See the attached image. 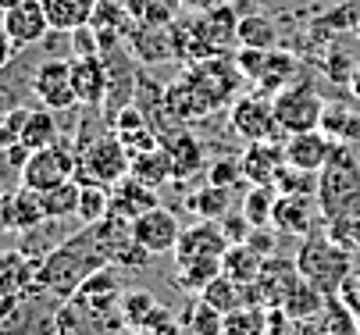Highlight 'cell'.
Segmentation results:
<instances>
[{"label": "cell", "mask_w": 360, "mask_h": 335, "mask_svg": "<svg viewBox=\"0 0 360 335\" xmlns=\"http://www.w3.org/2000/svg\"><path fill=\"white\" fill-rule=\"evenodd\" d=\"M29 154H32V150H25L22 143H18V147L0 150V204H4L15 189L22 185V168H25Z\"/></svg>", "instance_id": "39"}, {"label": "cell", "mask_w": 360, "mask_h": 335, "mask_svg": "<svg viewBox=\"0 0 360 335\" xmlns=\"http://www.w3.org/2000/svg\"><path fill=\"white\" fill-rule=\"evenodd\" d=\"M268 307H239L225 314V335H264Z\"/></svg>", "instance_id": "40"}, {"label": "cell", "mask_w": 360, "mask_h": 335, "mask_svg": "<svg viewBox=\"0 0 360 335\" xmlns=\"http://www.w3.org/2000/svg\"><path fill=\"white\" fill-rule=\"evenodd\" d=\"M296 335H328V328L321 317H311V321H296Z\"/></svg>", "instance_id": "56"}, {"label": "cell", "mask_w": 360, "mask_h": 335, "mask_svg": "<svg viewBox=\"0 0 360 335\" xmlns=\"http://www.w3.org/2000/svg\"><path fill=\"white\" fill-rule=\"evenodd\" d=\"M275 243H278V232L268 225V228H253L250 239H246V247L257 254V257H275Z\"/></svg>", "instance_id": "51"}, {"label": "cell", "mask_w": 360, "mask_h": 335, "mask_svg": "<svg viewBox=\"0 0 360 335\" xmlns=\"http://www.w3.org/2000/svg\"><path fill=\"white\" fill-rule=\"evenodd\" d=\"M321 132L335 143H346V147H353V143H360V111L356 107H346L339 100L325 104V114H321Z\"/></svg>", "instance_id": "29"}, {"label": "cell", "mask_w": 360, "mask_h": 335, "mask_svg": "<svg viewBox=\"0 0 360 335\" xmlns=\"http://www.w3.org/2000/svg\"><path fill=\"white\" fill-rule=\"evenodd\" d=\"M72 86L79 107H104L108 100V65L104 58H72Z\"/></svg>", "instance_id": "18"}, {"label": "cell", "mask_w": 360, "mask_h": 335, "mask_svg": "<svg viewBox=\"0 0 360 335\" xmlns=\"http://www.w3.org/2000/svg\"><path fill=\"white\" fill-rule=\"evenodd\" d=\"M207 182L211 185H225V189H232L239 178H243V171H239V161H232V157H221V161H214V164H207Z\"/></svg>", "instance_id": "48"}, {"label": "cell", "mask_w": 360, "mask_h": 335, "mask_svg": "<svg viewBox=\"0 0 360 335\" xmlns=\"http://www.w3.org/2000/svg\"><path fill=\"white\" fill-rule=\"evenodd\" d=\"M321 321H325L328 335H360V321L353 317V310H349L339 296H332V300L325 303Z\"/></svg>", "instance_id": "43"}, {"label": "cell", "mask_w": 360, "mask_h": 335, "mask_svg": "<svg viewBox=\"0 0 360 335\" xmlns=\"http://www.w3.org/2000/svg\"><path fill=\"white\" fill-rule=\"evenodd\" d=\"M225 268H221V257H196V261H182L179 264V271H175V285L179 289H186V293H193V296H200L207 285L221 275Z\"/></svg>", "instance_id": "30"}, {"label": "cell", "mask_w": 360, "mask_h": 335, "mask_svg": "<svg viewBox=\"0 0 360 335\" xmlns=\"http://www.w3.org/2000/svg\"><path fill=\"white\" fill-rule=\"evenodd\" d=\"M143 331H150V335H179V324H175V314L168 310V307H153L150 310V317L143 321Z\"/></svg>", "instance_id": "49"}, {"label": "cell", "mask_w": 360, "mask_h": 335, "mask_svg": "<svg viewBox=\"0 0 360 335\" xmlns=\"http://www.w3.org/2000/svg\"><path fill=\"white\" fill-rule=\"evenodd\" d=\"M58 296L46 293H22L0 317V335H58V314H61Z\"/></svg>", "instance_id": "6"}, {"label": "cell", "mask_w": 360, "mask_h": 335, "mask_svg": "<svg viewBox=\"0 0 360 335\" xmlns=\"http://www.w3.org/2000/svg\"><path fill=\"white\" fill-rule=\"evenodd\" d=\"M15 4H22V0H0V15H4L8 8H15Z\"/></svg>", "instance_id": "59"}, {"label": "cell", "mask_w": 360, "mask_h": 335, "mask_svg": "<svg viewBox=\"0 0 360 335\" xmlns=\"http://www.w3.org/2000/svg\"><path fill=\"white\" fill-rule=\"evenodd\" d=\"M200 300H203V303H211V307H214V310H221V314H232V310L246 307V293H243V285H239L236 278H229L225 271L207 285V289L200 293Z\"/></svg>", "instance_id": "36"}, {"label": "cell", "mask_w": 360, "mask_h": 335, "mask_svg": "<svg viewBox=\"0 0 360 335\" xmlns=\"http://www.w3.org/2000/svg\"><path fill=\"white\" fill-rule=\"evenodd\" d=\"M153 307H158V300H153L150 289H129V293H122V303H118L129 328H143V321L150 317Z\"/></svg>", "instance_id": "42"}, {"label": "cell", "mask_w": 360, "mask_h": 335, "mask_svg": "<svg viewBox=\"0 0 360 335\" xmlns=\"http://www.w3.org/2000/svg\"><path fill=\"white\" fill-rule=\"evenodd\" d=\"M229 250V239H225V228L218 221H196L189 228H182L179 235V247H175V264L182 261H196V257H225Z\"/></svg>", "instance_id": "15"}, {"label": "cell", "mask_w": 360, "mask_h": 335, "mask_svg": "<svg viewBox=\"0 0 360 335\" xmlns=\"http://www.w3.org/2000/svg\"><path fill=\"white\" fill-rule=\"evenodd\" d=\"M186 207H189L196 218H203V221H221V218L232 211V189H225V185H211V182H207L203 189L189 193Z\"/></svg>", "instance_id": "31"}, {"label": "cell", "mask_w": 360, "mask_h": 335, "mask_svg": "<svg viewBox=\"0 0 360 335\" xmlns=\"http://www.w3.org/2000/svg\"><path fill=\"white\" fill-rule=\"evenodd\" d=\"M39 4H43L54 32H75V29L89 25L93 11H96V0H39Z\"/></svg>", "instance_id": "25"}, {"label": "cell", "mask_w": 360, "mask_h": 335, "mask_svg": "<svg viewBox=\"0 0 360 335\" xmlns=\"http://www.w3.org/2000/svg\"><path fill=\"white\" fill-rule=\"evenodd\" d=\"M318 207L321 221L360 214V157L346 143H335L328 164L318 171Z\"/></svg>", "instance_id": "3"}, {"label": "cell", "mask_w": 360, "mask_h": 335, "mask_svg": "<svg viewBox=\"0 0 360 335\" xmlns=\"http://www.w3.org/2000/svg\"><path fill=\"white\" fill-rule=\"evenodd\" d=\"M39 261L25 250H0V296H22L32 289Z\"/></svg>", "instance_id": "23"}, {"label": "cell", "mask_w": 360, "mask_h": 335, "mask_svg": "<svg viewBox=\"0 0 360 335\" xmlns=\"http://www.w3.org/2000/svg\"><path fill=\"white\" fill-rule=\"evenodd\" d=\"M68 39H72V46H68L72 58H96L100 54V32L93 25H82V29L68 32Z\"/></svg>", "instance_id": "47"}, {"label": "cell", "mask_w": 360, "mask_h": 335, "mask_svg": "<svg viewBox=\"0 0 360 335\" xmlns=\"http://www.w3.org/2000/svg\"><path fill=\"white\" fill-rule=\"evenodd\" d=\"M129 175L139 178V182H146L150 189H161L165 182H172L175 178V168H172L168 147H153V150H143L139 157H132Z\"/></svg>", "instance_id": "28"}, {"label": "cell", "mask_w": 360, "mask_h": 335, "mask_svg": "<svg viewBox=\"0 0 360 335\" xmlns=\"http://www.w3.org/2000/svg\"><path fill=\"white\" fill-rule=\"evenodd\" d=\"M282 150H285V164L300 168V171H321L335 150V139H328L321 129L314 132H300V136H285L282 139Z\"/></svg>", "instance_id": "14"}, {"label": "cell", "mask_w": 360, "mask_h": 335, "mask_svg": "<svg viewBox=\"0 0 360 335\" xmlns=\"http://www.w3.org/2000/svg\"><path fill=\"white\" fill-rule=\"evenodd\" d=\"M328 235L335 243H342L346 250H360V214H349V218H332L325 221Z\"/></svg>", "instance_id": "46"}, {"label": "cell", "mask_w": 360, "mask_h": 335, "mask_svg": "<svg viewBox=\"0 0 360 335\" xmlns=\"http://www.w3.org/2000/svg\"><path fill=\"white\" fill-rule=\"evenodd\" d=\"M0 25H4V32L11 36V43L18 46H36V43H43L50 32V18H46V11H43V4L39 0H22V4H15V8H8L4 15H0Z\"/></svg>", "instance_id": "11"}, {"label": "cell", "mask_w": 360, "mask_h": 335, "mask_svg": "<svg viewBox=\"0 0 360 335\" xmlns=\"http://www.w3.org/2000/svg\"><path fill=\"white\" fill-rule=\"evenodd\" d=\"M229 125L239 139L246 143H261V139H282L278 121H275V107L271 97H261V93H246V97H236L229 104Z\"/></svg>", "instance_id": "9"}, {"label": "cell", "mask_w": 360, "mask_h": 335, "mask_svg": "<svg viewBox=\"0 0 360 335\" xmlns=\"http://www.w3.org/2000/svg\"><path fill=\"white\" fill-rule=\"evenodd\" d=\"M58 111L50 107H29V118H25V129H22V147L25 150H43V147H54L61 143V125L54 118Z\"/></svg>", "instance_id": "26"}, {"label": "cell", "mask_w": 360, "mask_h": 335, "mask_svg": "<svg viewBox=\"0 0 360 335\" xmlns=\"http://www.w3.org/2000/svg\"><path fill=\"white\" fill-rule=\"evenodd\" d=\"M318 61H321V72H325L328 82H335V86H349V75H353L356 61L342 51V46H328V51H325Z\"/></svg>", "instance_id": "44"}, {"label": "cell", "mask_w": 360, "mask_h": 335, "mask_svg": "<svg viewBox=\"0 0 360 335\" xmlns=\"http://www.w3.org/2000/svg\"><path fill=\"white\" fill-rule=\"evenodd\" d=\"M122 335H150V331H143V328H129V331H122Z\"/></svg>", "instance_id": "60"}, {"label": "cell", "mask_w": 360, "mask_h": 335, "mask_svg": "<svg viewBox=\"0 0 360 335\" xmlns=\"http://www.w3.org/2000/svg\"><path fill=\"white\" fill-rule=\"evenodd\" d=\"M292 82H300V61H296V54L275 46V51L264 54V68L250 86H253V93H261V97H278V93L289 89Z\"/></svg>", "instance_id": "21"}, {"label": "cell", "mask_w": 360, "mask_h": 335, "mask_svg": "<svg viewBox=\"0 0 360 335\" xmlns=\"http://www.w3.org/2000/svg\"><path fill=\"white\" fill-rule=\"evenodd\" d=\"M221 4H232V0H179V8H182V11H189V15L211 11V8H221Z\"/></svg>", "instance_id": "55"}, {"label": "cell", "mask_w": 360, "mask_h": 335, "mask_svg": "<svg viewBox=\"0 0 360 335\" xmlns=\"http://www.w3.org/2000/svg\"><path fill=\"white\" fill-rule=\"evenodd\" d=\"M325 303H328V296H321V293L314 289V285L300 275V282L289 289V296H285L282 310H285L292 321H311V317H321Z\"/></svg>", "instance_id": "32"}, {"label": "cell", "mask_w": 360, "mask_h": 335, "mask_svg": "<svg viewBox=\"0 0 360 335\" xmlns=\"http://www.w3.org/2000/svg\"><path fill=\"white\" fill-rule=\"evenodd\" d=\"M100 268H111L108 254L96 239V228L82 225L79 232L61 239V243L39 261L36 282H32L29 293H46V296H58V300H72L82 289V282L89 275H96Z\"/></svg>", "instance_id": "1"}, {"label": "cell", "mask_w": 360, "mask_h": 335, "mask_svg": "<svg viewBox=\"0 0 360 335\" xmlns=\"http://www.w3.org/2000/svg\"><path fill=\"white\" fill-rule=\"evenodd\" d=\"M346 89H349V97H353V100H360V61H356V68H353V75H349V86H346Z\"/></svg>", "instance_id": "57"}, {"label": "cell", "mask_w": 360, "mask_h": 335, "mask_svg": "<svg viewBox=\"0 0 360 335\" xmlns=\"http://www.w3.org/2000/svg\"><path fill=\"white\" fill-rule=\"evenodd\" d=\"M15 54H18V46L11 43V36L4 32V25H0V72H4V68H11Z\"/></svg>", "instance_id": "54"}, {"label": "cell", "mask_w": 360, "mask_h": 335, "mask_svg": "<svg viewBox=\"0 0 360 335\" xmlns=\"http://www.w3.org/2000/svg\"><path fill=\"white\" fill-rule=\"evenodd\" d=\"M79 154V171H75V182L86 185V182H100V185H115L129 175L132 168V157L129 150L122 147V139L108 129V132H100L89 147L75 150Z\"/></svg>", "instance_id": "5"}, {"label": "cell", "mask_w": 360, "mask_h": 335, "mask_svg": "<svg viewBox=\"0 0 360 335\" xmlns=\"http://www.w3.org/2000/svg\"><path fill=\"white\" fill-rule=\"evenodd\" d=\"M236 39H239V46H250V51H275L278 39H282V32H278L275 18L250 11V15H243V18H239Z\"/></svg>", "instance_id": "27"}, {"label": "cell", "mask_w": 360, "mask_h": 335, "mask_svg": "<svg viewBox=\"0 0 360 335\" xmlns=\"http://www.w3.org/2000/svg\"><path fill=\"white\" fill-rule=\"evenodd\" d=\"M275 200H278V189L275 185H250L239 211L250 218L253 228H268L271 225V214H275Z\"/></svg>", "instance_id": "37"}, {"label": "cell", "mask_w": 360, "mask_h": 335, "mask_svg": "<svg viewBox=\"0 0 360 335\" xmlns=\"http://www.w3.org/2000/svg\"><path fill=\"white\" fill-rule=\"evenodd\" d=\"M122 4L132 11V18H139V15H143V8H146V0H122Z\"/></svg>", "instance_id": "58"}, {"label": "cell", "mask_w": 360, "mask_h": 335, "mask_svg": "<svg viewBox=\"0 0 360 335\" xmlns=\"http://www.w3.org/2000/svg\"><path fill=\"white\" fill-rule=\"evenodd\" d=\"M296 282H300L296 261L275 254V257H264V261H261V275H257L253 285H257V293H261L264 307H282Z\"/></svg>", "instance_id": "17"}, {"label": "cell", "mask_w": 360, "mask_h": 335, "mask_svg": "<svg viewBox=\"0 0 360 335\" xmlns=\"http://www.w3.org/2000/svg\"><path fill=\"white\" fill-rule=\"evenodd\" d=\"M25 118H29V107H8L0 111V150L8 147H18L22 143V129H25Z\"/></svg>", "instance_id": "45"}, {"label": "cell", "mask_w": 360, "mask_h": 335, "mask_svg": "<svg viewBox=\"0 0 360 335\" xmlns=\"http://www.w3.org/2000/svg\"><path fill=\"white\" fill-rule=\"evenodd\" d=\"M153 207H161V200H158V189H150L146 182L125 175L122 182L111 185V214H115V218L136 221L139 214H146V211H153Z\"/></svg>", "instance_id": "19"}, {"label": "cell", "mask_w": 360, "mask_h": 335, "mask_svg": "<svg viewBox=\"0 0 360 335\" xmlns=\"http://www.w3.org/2000/svg\"><path fill=\"white\" fill-rule=\"evenodd\" d=\"M339 300L353 310V317L360 321V271H353L349 278H346V285H342V293H339Z\"/></svg>", "instance_id": "53"}, {"label": "cell", "mask_w": 360, "mask_h": 335, "mask_svg": "<svg viewBox=\"0 0 360 335\" xmlns=\"http://www.w3.org/2000/svg\"><path fill=\"white\" fill-rule=\"evenodd\" d=\"M79 189H82V185H79L75 178H68V182H61V185H54V189H46V193H39L46 221L79 218Z\"/></svg>", "instance_id": "33"}, {"label": "cell", "mask_w": 360, "mask_h": 335, "mask_svg": "<svg viewBox=\"0 0 360 335\" xmlns=\"http://www.w3.org/2000/svg\"><path fill=\"white\" fill-rule=\"evenodd\" d=\"M261 261H264V257H257L246 243H229V250H225V257H221V268H225V275L236 278L239 285H250V282H257V275H261Z\"/></svg>", "instance_id": "35"}, {"label": "cell", "mask_w": 360, "mask_h": 335, "mask_svg": "<svg viewBox=\"0 0 360 335\" xmlns=\"http://www.w3.org/2000/svg\"><path fill=\"white\" fill-rule=\"evenodd\" d=\"M271 107H275V121H278V132L282 139L285 136H300V132H314L321 129V114H325V97L318 93L314 82H292L289 89H282L278 97H271Z\"/></svg>", "instance_id": "4"}, {"label": "cell", "mask_w": 360, "mask_h": 335, "mask_svg": "<svg viewBox=\"0 0 360 335\" xmlns=\"http://www.w3.org/2000/svg\"><path fill=\"white\" fill-rule=\"evenodd\" d=\"M285 168V150L282 139H261V143H246V150L239 157V171L250 185H275L278 171Z\"/></svg>", "instance_id": "12"}, {"label": "cell", "mask_w": 360, "mask_h": 335, "mask_svg": "<svg viewBox=\"0 0 360 335\" xmlns=\"http://www.w3.org/2000/svg\"><path fill=\"white\" fill-rule=\"evenodd\" d=\"M111 214V185L100 182H86L79 189V221L82 225H96Z\"/></svg>", "instance_id": "38"}, {"label": "cell", "mask_w": 360, "mask_h": 335, "mask_svg": "<svg viewBox=\"0 0 360 335\" xmlns=\"http://www.w3.org/2000/svg\"><path fill=\"white\" fill-rule=\"evenodd\" d=\"M275 189H278L282 197H318V175L285 164L278 171V178H275Z\"/></svg>", "instance_id": "41"}, {"label": "cell", "mask_w": 360, "mask_h": 335, "mask_svg": "<svg viewBox=\"0 0 360 335\" xmlns=\"http://www.w3.org/2000/svg\"><path fill=\"white\" fill-rule=\"evenodd\" d=\"M79 300L82 307L96 310V314H115L118 303H122V282H118V271L115 268H100L96 275H89L82 282V289L72 296Z\"/></svg>", "instance_id": "22"}, {"label": "cell", "mask_w": 360, "mask_h": 335, "mask_svg": "<svg viewBox=\"0 0 360 335\" xmlns=\"http://www.w3.org/2000/svg\"><path fill=\"white\" fill-rule=\"evenodd\" d=\"M36 100L50 111H72L79 107V97H75V86H72V58H46L36 65L32 79H29Z\"/></svg>", "instance_id": "8"}, {"label": "cell", "mask_w": 360, "mask_h": 335, "mask_svg": "<svg viewBox=\"0 0 360 335\" xmlns=\"http://www.w3.org/2000/svg\"><path fill=\"white\" fill-rule=\"evenodd\" d=\"M318 218H321V207H318V197H282L275 200V214H271V228L282 232V235H307L318 228Z\"/></svg>", "instance_id": "16"}, {"label": "cell", "mask_w": 360, "mask_h": 335, "mask_svg": "<svg viewBox=\"0 0 360 335\" xmlns=\"http://www.w3.org/2000/svg\"><path fill=\"white\" fill-rule=\"evenodd\" d=\"M132 235H136L139 247H146L153 257H161V254H175L179 235H182V225H179L175 211L153 207V211H146V214H139V218L132 221Z\"/></svg>", "instance_id": "10"}, {"label": "cell", "mask_w": 360, "mask_h": 335, "mask_svg": "<svg viewBox=\"0 0 360 335\" xmlns=\"http://www.w3.org/2000/svg\"><path fill=\"white\" fill-rule=\"evenodd\" d=\"M43 221H46L43 200L29 185H18L15 193L0 204V228H8V232H29V228H36Z\"/></svg>", "instance_id": "20"}, {"label": "cell", "mask_w": 360, "mask_h": 335, "mask_svg": "<svg viewBox=\"0 0 360 335\" xmlns=\"http://www.w3.org/2000/svg\"><path fill=\"white\" fill-rule=\"evenodd\" d=\"M79 171V154L72 143H54V147H43V150H32L25 168H22V185L36 189V193H46L68 178H75Z\"/></svg>", "instance_id": "7"}, {"label": "cell", "mask_w": 360, "mask_h": 335, "mask_svg": "<svg viewBox=\"0 0 360 335\" xmlns=\"http://www.w3.org/2000/svg\"><path fill=\"white\" fill-rule=\"evenodd\" d=\"M129 51L136 54L139 65H165L175 61V36L172 25H153V22H136L132 32L125 36Z\"/></svg>", "instance_id": "13"}, {"label": "cell", "mask_w": 360, "mask_h": 335, "mask_svg": "<svg viewBox=\"0 0 360 335\" xmlns=\"http://www.w3.org/2000/svg\"><path fill=\"white\" fill-rule=\"evenodd\" d=\"M221 228H225L229 243H246L250 232H253V225H250V218H246L243 211H229V214L221 218Z\"/></svg>", "instance_id": "50"}, {"label": "cell", "mask_w": 360, "mask_h": 335, "mask_svg": "<svg viewBox=\"0 0 360 335\" xmlns=\"http://www.w3.org/2000/svg\"><path fill=\"white\" fill-rule=\"evenodd\" d=\"M182 328L189 335H225V314L214 310L211 303H203L200 296L186 303L182 310Z\"/></svg>", "instance_id": "34"}, {"label": "cell", "mask_w": 360, "mask_h": 335, "mask_svg": "<svg viewBox=\"0 0 360 335\" xmlns=\"http://www.w3.org/2000/svg\"><path fill=\"white\" fill-rule=\"evenodd\" d=\"M165 147H168V154H172L175 182H189V178H196L200 171H207V154H203V143H200L189 129H182L172 143H165Z\"/></svg>", "instance_id": "24"}, {"label": "cell", "mask_w": 360, "mask_h": 335, "mask_svg": "<svg viewBox=\"0 0 360 335\" xmlns=\"http://www.w3.org/2000/svg\"><path fill=\"white\" fill-rule=\"evenodd\" d=\"M264 335H296V321L282 307H268V328Z\"/></svg>", "instance_id": "52"}, {"label": "cell", "mask_w": 360, "mask_h": 335, "mask_svg": "<svg viewBox=\"0 0 360 335\" xmlns=\"http://www.w3.org/2000/svg\"><path fill=\"white\" fill-rule=\"evenodd\" d=\"M353 250H346L342 243L328 235V228H314L300 239V250H296V268L300 275L314 285L321 296H339L346 278L353 275Z\"/></svg>", "instance_id": "2"}]
</instances>
